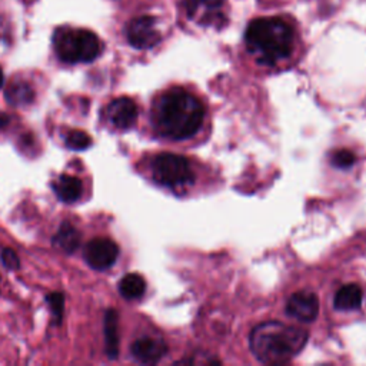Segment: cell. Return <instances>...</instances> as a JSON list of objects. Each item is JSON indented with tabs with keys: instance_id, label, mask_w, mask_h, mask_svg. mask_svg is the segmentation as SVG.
I'll use <instances>...</instances> for the list:
<instances>
[{
	"instance_id": "obj_13",
	"label": "cell",
	"mask_w": 366,
	"mask_h": 366,
	"mask_svg": "<svg viewBox=\"0 0 366 366\" xmlns=\"http://www.w3.org/2000/svg\"><path fill=\"white\" fill-rule=\"evenodd\" d=\"M104 349L109 359H116L119 355V322H117V312L113 309L106 310L104 322Z\"/></svg>"
},
{
	"instance_id": "obj_11",
	"label": "cell",
	"mask_w": 366,
	"mask_h": 366,
	"mask_svg": "<svg viewBox=\"0 0 366 366\" xmlns=\"http://www.w3.org/2000/svg\"><path fill=\"white\" fill-rule=\"evenodd\" d=\"M132 355L140 363H157L167 352V346L164 340L159 337L144 336L133 342L132 345Z\"/></svg>"
},
{
	"instance_id": "obj_1",
	"label": "cell",
	"mask_w": 366,
	"mask_h": 366,
	"mask_svg": "<svg viewBox=\"0 0 366 366\" xmlns=\"http://www.w3.org/2000/svg\"><path fill=\"white\" fill-rule=\"evenodd\" d=\"M204 107L200 100L183 89L163 93L153 106L156 130L170 139H187L196 134L203 123Z\"/></svg>"
},
{
	"instance_id": "obj_9",
	"label": "cell",
	"mask_w": 366,
	"mask_h": 366,
	"mask_svg": "<svg viewBox=\"0 0 366 366\" xmlns=\"http://www.w3.org/2000/svg\"><path fill=\"white\" fill-rule=\"evenodd\" d=\"M286 313L299 322H313L319 313V299L307 290L296 292L286 303Z\"/></svg>"
},
{
	"instance_id": "obj_19",
	"label": "cell",
	"mask_w": 366,
	"mask_h": 366,
	"mask_svg": "<svg viewBox=\"0 0 366 366\" xmlns=\"http://www.w3.org/2000/svg\"><path fill=\"white\" fill-rule=\"evenodd\" d=\"M330 162L339 169H347L356 162V156L347 149H337L330 154Z\"/></svg>"
},
{
	"instance_id": "obj_8",
	"label": "cell",
	"mask_w": 366,
	"mask_h": 366,
	"mask_svg": "<svg viewBox=\"0 0 366 366\" xmlns=\"http://www.w3.org/2000/svg\"><path fill=\"white\" fill-rule=\"evenodd\" d=\"M224 0H186L187 16L203 26H222Z\"/></svg>"
},
{
	"instance_id": "obj_22",
	"label": "cell",
	"mask_w": 366,
	"mask_h": 366,
	"mask_svg": "<svg viewBox=\"0 0 366 366\" xmlns=\"http://www.w3.org/2000/svg\"><path fill=\"white\" fill-rule=\"evenodd\" d=\"M9 122V117L4 113H0V127L6 126V123Z\"/></svg>"
},
{
	"instance_id": "obj_18",
	"label": "cell",
	"mask_w": 366,
	"mask_h": 366,
	"mask_svg": "<svg viewBox=\"0 0 366 366\" xmlns=\"http://www.w3.org/2000/svg\"><path fill=\"white\" fill-rule=\"evenodd\" d=\"M92 139L83 130H71L66 137V146L71 150H84L90 146Z\"/></svg>"
},
{
	"instance_id": "obj_5",
	"label": "cell",
	"mask_w": 366,
	"mask_h": 366,
	"mask_svg": "<svg viewBox=\"0 0 366 366\" xmlns=\"http://www.w3.org/2000/svg\"><path fill=\"white\" fill-rule=\"evenodd\" d=\"M154 180L169 189H182L194 182V173L186 157L174 153H160L153 159Z\"/></svg>"
},
{
	"instance_id": "obj_12",
	"label": "cell",
	"mask_w": 366,
	"mask_h": 366,
	"mask_svg": "<svg viewBox=\"0 0 366 366\" xmlns=\"http://www.w3.org/2000/svg\"><path fill=\"white\" fill-rule=\"evenodd\" d=\"M56 196L64 203H74L81 196V180L71 174H61L53 184Z\"/></svg>"
},
{
	"instance_id": "obj_7",
	"label": "cell",
	"mask_w": 366,
	"mask_h": 366,
	"mask_svg": "<svg viewBox=\"0 0 366 366\" xmlns=\"http://www.w3.org/2000/svg\"><path fill=\"white\" fill-rule=\"evenodd\" d=\"M119 256V246L106 237H96L84 247V259L90 267L106 270L112 267Z\"/></svg>"
},
{
	"instance_id": "obj_4",
	"label": "cell",
	"mask_w": 366,
	"mask_h": 366,
	"mask_svg": "<svg viewBox=\"0 0 366 366\" xmlns=\"http://www.w3.org/2000/svg\"><path fill=\"white\" fill-rule=\"evenodd\" d=\"M53 46L57 57L64 63H89L102 51L99 37L86 29H57L53 36Z\"/></svg>"
},
{
	"instance_id": "obj_20",
	"label": "cell",
	"mask_w": 366,
	"mask_h": 366,
	"mask_svg": "<svg viewBox=\"0 0 366 366\" xmlns=\"http://www.w3.org/2000/svg\"><path fill=\"white\" fill-rule=\"evenodd\" d=\"M50 309H51V313H53V319L60 323L61 320V316H63V309H64V296L59 292H54V293H50L47 297H46Z\"/></svg>"
},
{
	"instance_id": "obj_2",
	"label": "cell",
	"mask_w": 366,
	"mask_h": 366,
	"mask_svg": "<svg viewBox=\"0 0 366 366\" xmlns=\"http://www.w3.org/2000/svg\"><path fill=\"white\" fill-rule=\"evenodd\" d=\"M306 342L305 330L280 322L260 323L249 336L253 355L263 363L287 362L305 347Z\"/></svg>"
},
{
	"instance_id": "obj_3",
	"label": "cell",
	"mask_w": 366,
	"mask_h": 366,
	"mask_svg": "<svg viewBox=\"0 0 366 366\" xmlns=\"http://www.w3.org/2000/svg\"><path fill=\"white\" fill-rule=\"evenodd\" d=\"M293 30L277 17L254 19L244 33V43L250 54L264 66H273L290 56L293 50Z\"/></svg>"
},
{
	"instance_id": "obj_14",
	"label": "cell",
	"mask_w": 366,
	"mask_h": 366,
	"mask_svg": "<svg viewBox=\"0 0 366 366\" xmlns=\"http://www.w3.org/2000/svg\"><path fill=\"white\" fill-rule=\"evenodd\" d=\"M337 310H355L362 305V289L356 283L342 286L333 299Z\"/></svg>"
},
{
	"instance_id": "obj_15",
	"label": "cell",
	"mask_w": 366,
	"mask_h": 366,
	"mask_svg": "<svg viewBox=\"0 0 366 366\" xmlns=\"http://www.w3.org/2000/svg\"><path fill=\"white\" fill-rule=\"evenodd\" d=\"M4 97L11 106H26L33 102L34 90L27 81L17 80L7 86Z\"/></svg>"
},
{
	"instance_id": "obj_17",
	"label": "cell",
	"mask_w": 366,
	"mask_h": 366,
	"mask_svg": "<svg viewBox=\"0 0 366 366\" xmlns=\"http://www.w3.org/2000/svg\"><path fill=\"white\" fill-rule=\"evenodd\" d=\"M146 290V282L139 273L126 274L119 283V292L124 299L133 300L143 296Z\"/></svg>"
},
{
	"instance_id": "obj_21",
	"label": "cell",
	"mask_w": 366,
	"mask_h": 366,
	"mask_svg": "<svg viewBox=\"0 0 366 366\" xmlns=\"http://www.w3.org/2000/svg\"><path fill=\"white\" fill-rule=\"evenodd\" d=\"M1 260H3V264L9 269H17L20 266V262H19V256L16 254L14 250L11 249H4L1 252Z\"/></svg>"
},
{
	"instance_id": "obj_6",
	"label": "cell",
	"mask_w": 366,
	"mask_h": 366,
	"mask_svg": "<svg viewBox=\"0 0 366 366\" xmlns=\"http://www.w3.org/2000/svg\"><path fill=\"white\" fill-rule=\"evenodd\" d=\"M129 43L134 49H152L160 41V33L156 27V20L152 16H139L129 21L126 29Z\"/></svg>"
},
{
	"instance_id": "obj_10",
	"label": "cell",
	"mask_w": 366,
	"mask_h": 366,
	"mask_svg": "<svg viewBox=\"0 0 366 366\" xmlns=\"http://www.w3.org/2000/svg\"><path fill=\"white\" fill-rule=\"evenodd\" d=\"M109 122L117 129H130L137 120V106L129 97H117L106 107Z\"/></svg>"
},
{
	"instance_id": "obj_23",
	"label": "cell",
	"mask_w": 366,
	"mask_h": 366,
	"mask_svg": "<svg viewBox=\"0 0 366 366\" xmlns=\"http://www.w3.org/2000/svg\"><path fill=\"white\" fill-rule=\"evenodd\" d=\"M3 86V71H1V69H0V87Z\"/></svg>"
},
{
	"instance_id": "obj_16",
	"label": "cell",
	"mask_w": 366,
	"mask_h": 366,
	"mask_svg": "<svg viewBox=\"0 0 366 366\" xmlns=\"http://www.w3.org/2000/svg\"><path fill=\"white\" fill-rule=\"evenodd\" d=\"M53 242L66 253H73L80 244V233L70 223H63L53 237Z\"/></svg>"
}]
</instances>
